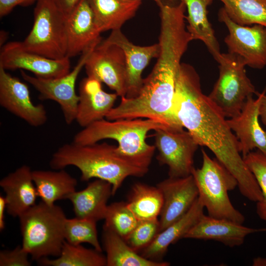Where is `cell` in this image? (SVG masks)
<instances>
[{
	"label": "cell",
	"instance_id": "6da1fadb",
	"mask_svg": "<svg viewBox=\"0 0 266 266\" xmlns=\"http://www.w3.org/2000/svg\"><path fill=\"white\" fill-rule=\"evenodd\" d=\"M174 114L199 145L207 147L234 176L240 193L257 202L262 193L240 155L239 144L226 117L202 92L200 76L191 65L181 63L173 99Z\"/></svg>",
	"mask_w": 266,
	"mask_h": 266
},
{
	"label": "cell",
	"instance_id": "7a4b0ae2",
	"mask_svg": "<svg viewBox=\"0 0 266 266\" xmlns=\"http://www.w3.org/2000/svg\"><path fill=\"white\" fill-rule=\"evenodd\" d=\"M160 18V54L156 64L143 79L138 94L133 98L121 97L120 103L106 116L107 120L153 119L175 130L184 129L174 114L173 99L181 59L193 40L183 14L167 11Z\"/></svg>",
	"mask_w": 266,
	"mask_h": 266
},
{
	"label": "cell",
	"instance_id": "3957f363",
	"mask_svg": "<svg viewBox=\"0 0 266 266\" xmlns=\"http://www.w3.org/2000/svg\"><path fill=\"white\" fill-rule=\"evenodd\" d=\"M51 168L60 170L67 166L76 167L81 172L80 179H101L112 185V196L129 176L142 177L149 168L122 154L117 146L106 142L80 145L65 144L53 154L50 162Z\"/></svg>",
	"mask_w": 266,
	"mask_h": 266
},
{
	"label": "cell",
	"instance_id": "277c9868",
	"mask_svg": "<svg viewBox=\"0 0 266 266\" xmlns=\"http://www.w3.org/2000/svg\"><path fill=\"white\" fill-rule=\"evenodd\" d=\"M163 128L172 129L164 122L153 119H103L78 132L73 142L89 145L104 139H114L118 142V149L122 154L149 168L156 147L146 142L147 134L150 131Z\"/></svg>",
	"mask_w": 266,
	"mask_h": 266
},
{
	"label": "cell",
	"instance_id": "5b68a950",
	"mask_svg": "<svg viewBox=\"0 0 266 266\" xmlns=\"http://www.w3.org/2000/svg\"><path fill=\"white\" fill-rule=\"evenodd\" d=\"M22 246L38 261L43 258L58 257L65 241L67 218L62 208L42 201L35 204L19 217Z\"/></svg>",
	"mask_w": 266,
	"mask_h": 266
},
{
	"label": "cell",
	"instance_id": "8992f818",
	"mask_svg": "<svg viewBox=\"0 0 266 266\" xmlns=\"http://www.w3.org/2000/svg\"><path fill=\"white\" fill-rule=\"evenodd\" d=\"M201 152L202 166L194 167L192 174L208 215L242 224L245 217L233 206L228 195L238 186L237 180L216 159L211 158L203 149Z\"/></svg>",
	"mask_w": 266,
	"mask_h": 266
},
{
	"label": "cell",
	"instance_id": "52a82bcc",
	"mask_svg": "<svg viewBox=\"0 0 266 266\" xmlns=\"http://www.w3.org/2000/svg\"><path fill=\"white\" fill-rule=\"evenodd\" d=\"M66 17L52 0H38L33 27L21 41L28 51L45 57L61 60L67 57Z\"/></svg>",
	"mask_w": 266,
	"mask_h": 266
},
{
	"label": "cell",
	"instance_id": "ba28073f",
	"mask_svg": "<svg viewBox=\"0 0 266 266\" xmlns=\"http://www.w3.org/2000/svg\"><path fill=\"white\" fill-rule=\"evenodd\" d=\"M216 62L219 77L208 97L226 117L231 118L239 114L248 99L257 92L247 76L241 58L221 53Z\"/></svg>",
	"mask_w": 266,
	"mask_h": 266
},
{
	"label": "cell",
	"instance_id": "9c48e42d",
	"mask_svg": "<svg viewBox=\"0 0 266 266\" xmlns=\"http://www.w3.org/2000/svg\"><path fill=\"white\" fill-rule=\"evenodd\" d=\"M157 159L168 168L170 177H183L192 174L194 157L199 146L192 135L184 129H158L154 131Z\"/></svg>",
	"mask_w": 266,
	"mask_h": 266
},
{
	"label": "cell",
	"instance_id": "30bf717a",
	"mask_svg": "<svg viewBox=\"0 0 266 266\" xmlns=\"http://www.w3.org/2000/svg\"><path fill=\"white\" fill-rule=\"evenodd\" d=\"M96 45L88 49L81 55L73 70L59 78H42L30 75L23 70H21L22 78L39 92L40 100H52L59 104L65 121L67 125L71 124L75 121L76 117L79 96L75 92L76 81Z\"/></svg>",
	"mask_w": 266,
	"mask_h": 266
},
{
	"label": "cell",
	"instance_id": "8fae6325",
	"mask_svg": "<svg viewBox=\"0 0 266 266\" xmlns=\"http://www.w3.org/2000/svg\"><path fill=\"white\" fill-rule=\"evenodd\" d=\"M218 19L227 28L224 42L228 52L241 58L246 66L256 69L266 66V27L255 24L242 26L230 19L224 8L219 11Z\"/></svg>",
	"mask_w": 266,
	"mask_h": 266
},
{
	"label": "cell",
	"instance_id": "7c38bea8",
	"mask_svg": "<svg viewBox=\"0 0 266 266\" xmlns=\"http://www.w3.org/2000/svg\"><path fill=\"white\" fill-rule=\"evenodd\" d=\"M84 67L87 76L105 84L121 97L127 93V67L123 50L107 38L101 40L89 56Z\"/></svg>",
	"mask_w": 266,
	"mask_h": 266
},
{
	"label": "cell",
	"instance_id": "4fadbf2b",
	"mask_svg": "<svg viewBox=\"0 0 266 266\" xmlns=\"http://www.w3.org/2000/svg\"><path fill=\"white\" fill-rule=\"evenodd\" d=\"M68 57L49 59L26 49L21 41H11L0 48V66L5 70H26L45 79L59 78L70 72Z\"/></svg>",
	"mask_w": 266,
	"mask_h": 266
},
{
	"label": "cell",
	"instance_id": "5bb4252c",
	"mask_svg": "<svg viewBox=\"0 0 266 266\" xmlns=\"http://www.w3.org/2000/svg\"><path fill=\"white\" fill-rule=\"evenodd\" d=\"M0 104L33 127L42 126L47 121L44 106L33 103L27 84L0 66Z\"/></svg>",
	"mask_w": 266,
	"mask_h": 266
},
{
	"label": "cell",
	"instance_id": "9a60e30c",
	"mask_svg": "<svg viewBox=\"0 0 266 266\" xmlns=\"http://www.w3.org/2000/svg\"><path fill=\"white\" fill-rule=\"evenodd\" d=\"M156 186L163 199L160 215V232L183 216L199 197V190L192 174L183 177H168Z\"/></svg>",
	"mask_w": 266,
	"mask_h": 266
},
{
	"label": "cell",
	"instance_id": "2e32d148",
	"mask_svg": "<svg viewBox=\"0 0 266 266\" xmlns=\"http://www.w3.org/2000/svg\"><path fill=\"white\" fill-rule=\"evenodd\" d=\"M67 57L81 55L101 40L100 31L88 0H80L66 17Z\"/></svg>",
	"mask_w": 266,
	"mask_h": 266
},
{
	"label": "cell",
	"instance_id": "e0dca14e",
	"mask_svg": "<svg viewBox=\"0 0 266 266\" xmlns=\"http://www.w3.org/2000/svg\"><path fill=\"white\" fill-rule=\"evenodd\" d=\"M123 51L126 61L127 93L125 97L133 98L139 93L143 79L142 73L151 60L160 54L159 43L147 46L134 45L122 33L121 29L112 31L106 38Z\"/></svg>",
	"mask_w": 266,
	"mask_h": 266
},
{
	"label": "cell",
	"instance_id": "ac0fdd59",
	"mask_svg": "<svg viewBox=\"0 0 266 266\" xmlns=\"http://www.w3.org/2000/svg\"><path fill=\"white\" fill-rule=\"evenodd\" d=\"M263 232H266V228H249L230 220L203 214L184 238L212 240L233 247L241 245L248 235Z\"/></svg>",
	"mask_w": 266,
	"mask_h": 266
},
{
	"label": "cell",
	"instance_id": "d6986e66",
	"mask_svg": "<svg viewBox=\"0 0 266 266\" xmlns=\"http://www.w3.org/2000/svg\"><path fill=\"white\" fill-rule=\"evenodd\" d=\"M259 97L256 100L250 97L239 114L227 119L238 140L243 158L255 148L266 155V132L259 121Z\"/></svg>",
	"mask_w": 266,
	"mask_h": 266
},
{
	"label": "cell",
	"instance_id": "ffe728a7",
	"mask_svg": "<svg viewBox=\"0 0 266 266\" xmlns=\"http://www.w3.org/2000/svg\"><path fill=\"white\" fill-rule=\"evenodd\" d=\"M79 91L75 121L83 128L105 118L118 96L104 91L100 82L88 76L80 82Z\"/></svg>",
	"mask_w": 266,
	"mask_h": 266
},
{
	"label": "cell",
	"instance_id": "44dd1931",
	"mask_svg": "<svg viewBox=\"0 0 266 266\" xmlns=\"http://www.w3.org/2000/svg\"><path fill=\"white\" fill-rule=\"evenodd\" d=\"M0 186L5 194L6 210L12 217H19L36 204L38 195L32 171L27 165L20 166L2 178Z\"/></svg>",
	"mask_w": 266,
	"mask_h": 266
},
{
	"label": "cell",
	"instance_id": "7402d4cb",
	"mask_svg": "<svg viewBox=\"0 0 266 266\" xmlns=\"http://www.w3.org/2000/svg\"><path fill=\"white\" fill-rule=\"evenodd\" d=\"M111 196V184L106 181L97 179L88 183L83 190L70 194L66 199L72 203L76 217L97 222L104 219L107 201Z\"/></svg>",
	"mask_w": 266,
	"mask_h": 266
},
{
	"label": "cell",
	"instance_id": "603a6c76",
	"mask_svg": "<svg viewBox=\"0 0 266 266\" xmlns=\"http://www.w3.org/2000/svg\"><path fill=\"white\" fill-rule=\"evenodd\" d=\"M204 208L202 202L198 197L183 216L160 232L140 254L150 260L163 261L169 246L184 238L186 233L203 214Z\"/></svg>",
	"mask_w": 266,
	"mask_h": 266
},
{
	"label": "cell",
	"instance_id": "cb8c5ba5",
	"mask_svg": "<svg viewBox=\"0 0 266 266\" xmlns=\"http://www.w3.org/2000/svg\"><path fill=\"white\" fill-rule=\"evenodd\" d=\"M185 3L187 29L193 40L203 42L216 61L221 55L220 45L208 16L207 7L213 0H180Z\"/></svg>",
	"mask_w": 266,
	"mask_h": 266
},
{
	"label": "cell",
	"instance_id": "d4e9b609",
	"mask_svg": "<svg viewBox=\"0 0 266 266\" xmlns=\"http://www.w3.org/2000/svg\"><path fill=\"white\" fill-rule=\"evenodd\" d=\"M101 33L121 29L132 18L139 8L141 0H88Z\"/></svg>",
	"mask_w": 266,
	"mask_h": 266
},
{
	"label": "cell",
	"instance_id": "484cf974",
	"mask_svg": "<svg viewBox=\"0 0 266 266\" xmlns=\"http://www.w3.org/2000/svg\"><path fill=\"white\" fill-rule=\"evenodd\" d=\"M32 177L38 197L48 205H53L60 200L76 191L77 180L64 169L58 171L36 170L32 171Z\"/></svg>",
	"mask_w": 266,
	"mask_h": 266
},
{
	"label": "cell",
	"instance_id": "4316f807",
	"mask_svg": "<svg viewBox=\"0 0 266 266\" xmlns=\"http://www.w3.org/2000/svg\"><path fill=\"white\" fill-rule=\"evenodd\" d=\"M102 245L107 266H168L169 263L148 260L133 250L125 239L113 232L103 229Z\"/></svg>",
	"mask_w": 266,
	"mask_h": 266
},
{
	"label": "cell",
	"instance_id": "83f0119b",
	"mask_svg": "<svg viewBox=\"0 0 266 266\" xmlns=\"http://www.w3.org/2000/svg\"><path fill=\"white\" fill-rule=\"evenodd\" d=\"M126 202L138 221L152 220L160 216L163 199L157 186L138 182L133 185Z\"/></svg>",
	"mask_w": 266,
	"mask_h": 266
},
{
	"label": "cell",
	"instance_id": "f1b7e54d",
	"mask_svg": "<svg viewBox=\"0 0 266 266\" xmlns=\"http://www.w3.org/2000/svg\"><path fill=\"white\" fill-rule=\"evenodd\" d=\"M45 266H105L106 257L95 249H89L80 245H72L66 240L59 256L56 259L43 258L38 261Z\"/></svg>",
	"mask_w": 266,
	"mask_h": 266
},
{
	"label": "cell",
	"instance_id": "f546056e",
	"mask_svg": "<svg viewBox=\"0 0 266 266\" xmlns=\"http://www.w3.org/2000/svg\"><path fill=\"white\" fill-rule=\"evenodd\" d=\"M234 22L242 26L266 27V0H219Z\"/></svg>",
	"mask_w": 266,
	"mask_h": 266
},
{
	"label": "cell",
	"instance_id": "4dcf8cb0",
	"mask_svg": "<svg viewBox=\"0 0 266 266\" xmlns=\"http://www.w3.org/2000/svg\"><path fill=\"white\" fill-rule=\"evenodd\" d=\"M103 229L113 232L124 239L137 225L138 220L129 208L127 202L119 201L108 205Z\"/></svg>",
	"mask_w": 266,
	"mask_h": 266
},
{
	"label": "cell",
	"instance_id": "1f68e13d",
	"mask_svg": "<svg viewBox=\"0 0 266 266\" xmlns=\"http://www.w3.org/2000/svg\"><path fill=\"white\" fill-rule=\"evenodd\" d=\"M97 222L75 217L66 219L65 227V240L72 245L82 243L91 244L94 249L102 252L98 238Z\"/></svg>",
	"mask_w": 266,
	"mask_h": 266
},
{
	"label": "cell",
	"instance_id": "d6a6232c",
	"mask_svg": "<svg viewBox=\"0 0 266 266\" xmlns=\"http://www.w3.org/2000/svg\"><path fill=\"white\" fill-rule=\"evenodd\" d=\"M243 158L262 193V200L256 202L257 214L261 219L266 221V155L257 150L250 152Z\"/></svg>",
	"mask_w": 266,
	"mask_h": 266
},
{
	"label": "cell",
	"instance_id": "836d02e7",
	"mask_svg": "<svg viewBox=\"0 0 266 266\" xmlns=\"http://www.w3.org/2000/svg\"><path fill=\"white\" fill-rule=\"evenodd\" d=\"M159 232L158 219L138 221L125 240L133 250L139 253L152 242Z\"/></svg>",
	"mask_w": 266,
	"mask_h": 266
},
{
	"label": "cell",
	"instance_id": "e575fe53",
	"mask_svg": "<svg viewBox=\"0 0 266 266\" xmlns=\"http://www.w3.org/2000/svg\"><path fill=\"white\" fill-rule=\"evenodd\" d=\"M29 254L18 245L12 250H2L0 252V266H30Z\"/></svg>",
	"mask_w": 266,
	"mask_h": 266
},
{
	"label": "cell",
	"instance_id": "d590c367",
	"mask_svg": "<svg viewBox=\"0 0 266 266\" xmlns=\"http://www.w3.org/2000/svg\"><path fill=\"white\" fill-rule=\"evenodd\" d=\"M38 0H0V17H3L17 6H28L36 3Z\"/></svg>",
	"mask_w": 266,
	"mask_h": 266
},
{
	"label": "cell",
	"instance_id": "8d00e7d4",
	"mask_svg": "<svg viewBox=\"0 0 266 266\" xmlns=\"http://www.w3.org/2000/svg\"><path fill=\"white\" fill-rule=\"evenodd\" d=\"M80 0H52L59 9L67 17Z\"/></svg>",
	"mask_w": 266,
	"mask_h": 266
},
{
	"label": "cell",
	"instance_id": "74e56055",
	"mask_svg": "<svg viewBox=\"0 0 266 266\" xmlns=\"http://www.w3.org/2000/svg\"><path fill=\"white\" fill-rule=\"evenodd\" d=\"M260 98L259 115L263 123L266 126V95L265 92L256 94Z\"/></svg>",
	"mask_w": 266,
	"mask_h": 266
},
{
	"label": "cell",
	"instance_id": "f35d334b",
	"mask_svg": "<svg viewBox=\"0 0 266 266\" xmlns=\"http://www.w3.org/2000/svg\"><path fill=\"white\" fill-rule=\"evenodd\" d=\"M6 210V202L5 197L0 196V230L5 228L4 212Z\"/></svg>",
	"mask_w": 266,
	"mask_h": 266
},
{
	"label": "cell",
	"instance_id": "ab89813d",
	"mask_svg": "<svg viewBox=\"0 0 266 266\" xmlns=\"http://www.w3.org/2000/svg\"><path fill=\"white\" fill-rule=\"evenodd\" d=\"M253 266H266V258L258 257L254 258L252 262Z\"/></svg>",
	"mask_w": 266,
	"mask_h": 266
},
{
	"label": "cell",
	"instance_id": "60d3db41",
	"mask_svg": "<svg viewBox=\"0 0 266 266\" xmlns=\"http://www.w3.org/2000/svg\"><path fill=\"white\" fill-rule=\"evenodd\" d=\"M0 47H2L4 44L7 38V33L4 31H0Z\"/></svg>",
	"mask_w": 266,
	"mask_h": 266
},
{
	"label": "cell",
	"instance_id": "b9f144b4",
	"mask_svg": "<svg viewBox=\"0 0 266 266\" xmlns=\"http://www.w3.org/2000/svg\"><path fill=\"white\" fill-rule=\"evenodd\" d=\"M157 3L159 1H160V0H154Z\"/></svg>",
	"mask_w": 266,
	"mask_h": 266
}]
</instances>
